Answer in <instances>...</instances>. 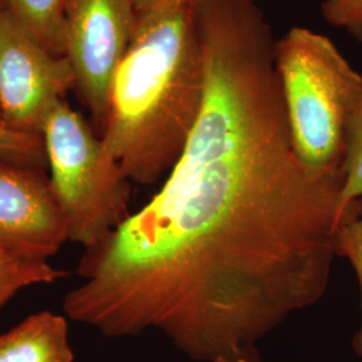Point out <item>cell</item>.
<instances>
[{
    "label": "cell",
    "mask_w": 362,
    "mask_h": 362,
    "mask_svg": "<svg viewBox=\"0 0 362 362\" xmlns=\"http://www.w3.org/2000/svg\"><path fill=\"white\" fill-rule=\"evenodd\" d=\"M204 103L160 191L86 248L64 298L110 338L158 330L199 362H260V342L324 297L342 170L298 156L275 39L251 0H197Z\"/></svg>",
    "instance_id": "obj_1"
},
{
    "label": "cell",
    "mask_w": 362,
    "mask_h": 362,
    "mask_svg": "<svg viewBox=\"0 0 362 362\" xmlns=\"http://www.w3.org/2000/svg\"><path fill=\"white\" fill-rule=\"evenodd\" d=\"M204 94L196 0H180L137 19L100 134L132 184L152 185L167 177L188 143Z\"/></svg>",
    "instance_id": "obj_2"
},
{
    "label": "cell",
    "mask_w": 362,
    "mask_h": 362,
    "mask_svg": "<svg viewBox=\"0 0 362 362\" xmlns=\"http://www.w3.org/2000/svg\"><path fill=\"white\" fill-rule=\"evenodd\" d=\"M275 67L298 156L311 168L342 170L348 118L362 74L322 34L293 27L275 40Z\"/></svg>",
    "instance_id": "obj_3"
},
{
    "label": "cell",
    "mask_w": 362,
    "mask_h": 362,
    "mask_svg": "<svg viewBox=\"0 0 362 362\" xmlns=\"http://www.w3.org/2000/svg\"><path fill=\"white\" fill-rule=\"evenodd\" d=\"M40 136L69 240L85 250L95 246L129 218L133 184L98 133L66 100L52 106Z\"/></svg>",
    "instance_id": "obj_4"
},
{
    "label": "cell",
    "mask_w": 362,
    "mask_h": 362,
    "mask_svg": "<svg viewBox=\"0 0 362 362\" xmlns=\"http://www.w3.org/2000/svg\"><path fill=\"white\" fill-rule=\"evenodd\" d=\"M137 27L130 0H69L66 58L76 77L78 97L90 110L98 136L104 128L117 69Z\"/></svg>",
    "instance_id": "obj_5"
},
{
    "label": "cell",
    "mask_w": 362,
    "mask_h": 362,
    "mask_svg": "<svg viewBox=\"0 0 362 362\" xmlns=\"http://www.w3.org/2000/svg\"><path fill=\"white\" fill-rule=\"evenodd\" d=\"M76 89L66 57L47 52L0 7V122L40 134L52 106Z\"/></svg>",
    "instance_id": "obj_6"
},
{
    "label": "cell",
    "mask_w": 362,
    "mask_h": 362,
    "mask_svg": "<svg viewBox=\"0 0 362 362\" xmlns=\"http://www.w3.org/2000/svg\"><path fill=\"white\" fill-rule=\"evenodd\" d=\"M67 240L65 216L45 169L0 160V250L49 262Z\"/></svg>",
    "instance_id": "obj_7"
},
{
    "label": "cell",
    "mask_w": 362,
    "mask_h": 362,
    "mask_svg": "<svg viewBox=\"0 0 362 362\" xmlns=\"http://www.w3.org/2000/svg\"><path fill=\"white\" fill-rule=\"evenodd\" d=\"M65 317L39 311L0 334V362H74Z\"/></svg>",
    "instance_id": "obj_8"
},
{
    "label": "cell",
    "mask_w": 362,
    "mask_h": 362,
    "mask_svg": "<svg viewBox=\"0 0 362 362\" xmlns=\"http://www.w3.org/2000/svg\"><path fill=\"white\" fill-rule=\"evenodd\" d=\"M69 0H0L18 25L57 57H66V10Z\"/></svg>",
    "instance_id": "obj_9"
},
{
    "label": "cell",
    "mask_w": 362,
    "mask_h": 362,
    "mask_svg": "<svg viewBox=\"0 0 362 362\" xmlns=\"http://www.w3.org/2000/svg\"><path fill=\"white\" fill-rule=\"evenodd\" d=\"M66 276L67 272L47 260L21 258L0 250V309L26 287L52 285Z\"/></svg>",
    "instance_id": "obj_10"
},
{
    "label": "cell",
    "mask_w": 362,
    "mask_h": 362,
    "mask_svg": "<svg viewBox=\"0 0 362 362\" xmlns=\"http://www.w3.org/2000/svg\"><path fill=\"white\" fill-rule=\"evenodd\" d=\"M342 172L341 207L345 212H350L356 209L362 199V93L348 118Z\"/></svg>",
    "instance_id": "obj_11"
},
{
    "label": "cell",
    "mask_w": 362,
    "mask_h": 362,
    "mask_svg": "<svg viewBox=\"0 0 362 362\" xmlns=\"http://www.w3.org/2000/svg\"><path fill=\"white\" fill-rule=\"evenodd\" d=\"M0 160L30 168L45 169L47 157L42 136L16 132L0 122Z\"/></svg>",
    "instance_id": "obj_12"
},
{
    "label": "cell",
    "mask_w": 362,
    "mask_h": 362,
    "mask_svg": "<svg viewBox=\"0 0 362 362\" xmlns=\"http://www.w3.org/2000/svg\"><path fill=\"white\" fill-rule=\"evenodd\" d=\"M338 255L348 258L357 274L361 288L362 306V218L353 215L342 223L338 231ZM353 349L362 357V321L353 338Z\"/></svg>",
    "instance_id": "obj_13"
},
{
    "label": "cell",
    "mask_w": 362,
    "mask_h": 362,
    "mask_svg": "<svg viewBox=\"0 0 362 362\" xmlns=\"http://www.w3.org/2000/svg\"><path fill=\"white\" fill-rule=\"evenodd\" d=\"M321 13L326 23L345 30L362 43V0H324Z\"/></svg>",
    "instance_id": "obj_14"
},
{
    "label": "cell",
    "mask_w": 362,
    "mask_h": 362,
    "mask_svg": "<svg viewBox=\"0 0 362 362\" xmlns=\"http://www.w3.org/2000/svg\"><path fill=\"white\" fill-rule=\"evenodd\" d=\"M176 1H180V0H130L137 19L144 18L149 13H155L157 10H160L168 4H172V3H176ZM252 1H255V0H252Z\"/></svg>",
    "instance_id": "obj_15"
}]
</instances>
